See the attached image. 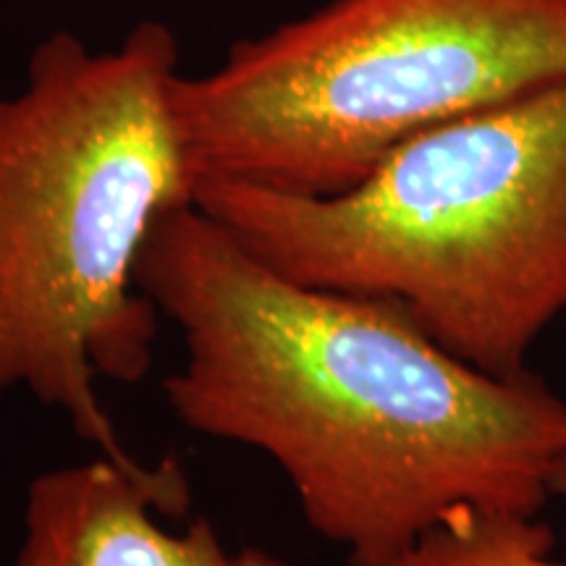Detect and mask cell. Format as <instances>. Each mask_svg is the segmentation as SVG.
<instances>
[{
  "mask_svg": "<svg viewBox=\"0 0 566 566\" xmlns=\"http://www.w3.org/2000/svg\"><path fill=\"white\" fill-rule=\"evenodd\" d=\"M137 283L187 346L163 380L174 415L271 457L349 566H388L457 514L554 499L566 401L530 370L462 363L401 304L286 279L197 202L155 223Z\"/></svg>",
  "mask_w": 566,
  "mask_h": 566,
  "instance_id": "cell-1",
  "label": "cell"
},
{
  "mask_svg": "<svg viewBox=\"0 0 566 566\" xmlns=\"http://www.w3.org/2000/svg\"><path fill=\"white\" fill-rule=\"evenodd\" d=\"M179 42L142 21L116 51L71 32L0 92V394L27 388L101 457L142 472L97 378L139 384L158 307L139 289L147 237L195 205L200 174L176 113Z\"/></svg>",
  "mask_w": 566,
  "mask_h": 566,
  "instance_id": "cell-2",
  "label": "cell"
},
{
  "mask_svg": "<svg viewBox=\"0 0 566 566\" xmlns=\"http://www.w3.org/2000/svg\"><path fill=\"white\" fill-rule=\"evenodd\" d=\"M195 202L286 279L391 300L516 378L566 315V84L417 134L349 192L202 179Z\"/></svg>",
  "mask_w": 566,
  "mask_h": 566,
  "instance_id": "cell-3",
  "label": "cell"
},
{
  "mask_svg": "<svg viewBox=\"0 0 566 566\" xmlns=\"http://www.w3.org/2000/svg\"><path fill=\"white\" fill-rule=\"evenodd\" d=\"M566 84V0H331L176 80L202 179L300 197L436 126Z\"/></svg>",
  "mask_w": 566,
  "mask_h": 566,
  "instance_id": "cell-4",
  "label": "cell"
},
{
  "mask_svg": "<svg viewBox=\"0 0 566 566\" xmlns=\"http://www.w3.org/2000/svg\"><path fill=\"white\" fill-rule=\"evenodd\" d=\"M192 504L179 459L134 472L108 457L42 472L24 506L17 566H233L210 520L163 527Z\"/></svg>",
  "mask_w": 566,
  "mask_h": 566,
  "instance_id": "cell-5",
  "label": "cell"
},
{
  "mask_svg": "<svg viewBox=\"0 0 566 566\" xmlns=\"http://www.w3.org/2000/svg\"><path fill=\"white\" fill-rule=\"evenodd\" d=\"M551 551L554 533L537 516L464 512L424 533L388 566H566Z\"/></svg>",
  "mask_w": 566,
  "mask_h": 566,
  "instance_id": "cell-6",
  "label": "cell"
},
{
  "mask_svg": "<svg viewBox=\"0 0 566 566\" xmlns=\"http://www.w3.org/2000/svg\"><path fill=\"white\" fill-rule=\"evenodd\" d=\"M233 566H289V564L275 554H271V551L247 546L239 551L237 558H233Z\"/></svg>",
  "mask_w": 566,
  "mask_h": 566,
  "instance_id": "cell-7",
  "label": "cell"
},
{
  "mask_svg": "<svg viewBox=\"0 0 566 566\" xmlns=\"http://www.w3.org/2000/svg\"><path fill=\"white\" fill-rule=\"evenodd\" d=\"M551 493H554V499L564 501L566 504V443L562 449V457H558V462H556L554 480H551Z\"/></svg>",
  "mask_w": 566,
  "mask_h": 566,
  "instance_id": "cell-8",
  "label": "cell"
}]
</instances>
